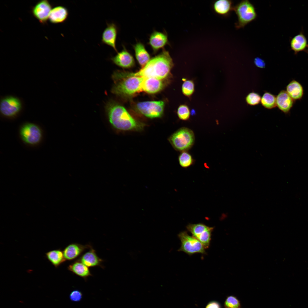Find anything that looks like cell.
Returning <instances> with one entry per match:
<instances>
[{"label":"cell","instance_id":"ac0fdd59","mask_svg":"<svg viewBox=\"0 0 308 308\" xmlns=\"http://www.w3.org/2000/svg\"><path fill=\"white\" fill-rule=\"evenodd\" d=\"M164 84L161 80L152 77L144 78L142 84V90L150 94L157 93L163 88Z\"/></svg>","mask_w":308,"mask_h":308},{"label":"cell","instance_id":"4316f807","mask_svg":"<svg viewBox=\"0 0 308 308\" xmlns=\"http://www.w3.org/2000/svg\"><path fill=\"white\" fill-rule=\"evenodd\" d=\"M179 161L181 166L187 168L191 165L193 163L191 155L187 151L182 152L179 157Z\"/></svg>","mask_w":308,"mask_h":308},{"label":"cell","instance_id":"d4e9b609","mask_svg":"<svg viewBox=\"0 0 308 308\" xmlns=\"http://www.w3.org/2000/svg\"><path fill=\"white\" fill-rule=\"evenodd\" d=\"M46 256L48 260L56 268L58 267L66 260L63 251L59 249L47 252L46 253Z\"/></svg>","mask_w":308,"mask_h":308},{"label":"cell","instance_id":"1f68e13d","mask_svg":"<svg viewBox=\"0 0 308 308\" xmlns=\"http://www.w3.org/2000/svg\"><path fill=\"white\" fill-rule=\"evenodd\" d=\"M82 293L78 290H73L71 292L69 296L70 300L74 302L80 301L82 299Z\"/></svg>","mask_w":308,"mask_h":308},{"label":"cell","instance_id":"7402d4cb","mask_svg":"<svg viewBox=\"0 0 308 308\" xmlns=\"http://www.w3.org/2000/svg\"><path fill=\"white\" fill-rule=\"evenodd\" d=\"M68 269L85 281H86L88 277L92 275L88 267L77 259L68 266Z\"/></svg>","mask_w":308,"mask_h":308},{"label":"cell","instance_id":"e575fe53","mask_svg":"<svg viewBox=\"0 0 308 308\" xmlns=\"http://www.w3.org/2000/svg\"><path fill=\"white\" fill-rule=\"evenodd\" d=\"M306 51H307V53L308 54V46L307 48V49L306 50Z\"/></svg>","mask_w":308,"mask_h":308},{"label":"cell","instance_id":"3957f363","mask_svg":"<svg viewBox=\"0 0 308 308\" xmlns=\"http://www.w3.org/2000/svg\"><path fill=\"white\" fill-rule=\"evenodd\" d=\"M113 76L114 80L116 81L112 90L114 94L120 96H130L142 90L144 78L129 76L121 72L115 73Z\"/></svg>","mask_w":308,"mask_h":308},{"label":"cell","instance_id":"d6986e66","mask_svg":"<svg viewBox=\"0 0 308 308\" xmlns=\"http://www.w3.org/2000/svg\"><path fill=\"white\" fill-rule=\"evenodd\" d=\"M68 12L67 9L62 6L54 7L49 15L50 22L53 24H58L64 22L67 18Z\"/></svg>","mask_w":308,"mask_h":308},{"label":"cell","instance_id":"8992f818","mask_svg":"<svg viewBox=\"0 0 308 308\" xmlns=\"http://www.w3.org/2000/svg\"><path fill=\"white\" fill-rule=\"evenodd\" d=\"M181 245L178 251H182L189 255L196 253L206 254L205 248L197 239L189 235L186 231H182L178 235Z\"/></svg>","mask_w":308,"mask_h":308},{"label":"cell","instance_id":"4dcf8cb0","mask_svg":"<svg viewBox=\"0 0 308 308\" xmlns=\"http://www.w3.org/2000/svg\"><path fill=\"white\" fill-rule=\"evenodd\" d=\"M225 304L227 308H239L240 306L239 301L232 296H229L227 298Z\"/></svg>","mask_w":308,"mask_h":308},{"label":"cell","instance_id":"f1b7e54d","mask_svg":"<svg viewBox=\"0 0 308 308\" xmlns=\"http://www.w3.org/2000/svg\"><path fill=\"white\" fill-rule=\"evenodd\" d=\"M177 114L179 118L183 120H188L190 117V113L189 109L185 105H180L177 110Z\"/></svg>","mask_w":308,"mask_h":308},{"label":"cell","instance_id":"6da1fadb","mask_svg":"<svg viewBox=\"0 0 308 308\" xmlns=\"http://www.w3.org/2000/svg\"><path fill=\"white\" fill-rule=\"evenodd\" d=\"M173 59L169 52L165 49L159 54L151 59L139 71L134 73H126L129 76L144 78L152 77L163 79L169 75L173 66Z\"/></svg>","mask_w":308,"mask_h":308},{"label":"cell","instance_id":"f546056e","mask_svg":"<svg viewBox=\"0 0 308 308\" xmlns=\"http://www.w3.org/2000/svg\"><path fill=\"white\" fill-rule=\"evenodd\" d=\"M261 98L260 96L258 94L252 92L247 95L245 99L248 104L250 106H255L260 103Z\"/></svg>","mask_w":308,"mask_h":308},{"label":"cell","instance_id":"5bb4252c","mask_svg":"<svg viewBox=\"0 0 308 308\" xmlns=\"http://www.w3.org/2000/svg\"><path fill=\"white\" fill-rule=\"evenodd\" d=\"M148 44L152 49L153 52L156 53L159 49L169 44L167 34L164 32L155 31L150 36Z\"/></svg>","mask_w":308,"mask_h":308},{"label":"cell","instance_id":"83f0119b","mask_svg":"<svg viewBox=\"0 0 308 308\" xmlns=\"http://www.w3.org/2000/svg\"><path fill=\"white\" fill-rule=\"evenodd\" d=\"M194 84L192 80H186L183 83L182 90L183 94L187 97H190L194 91Z\"/></svg>","mask_w":308,"mask_h":308},{"label":"cell","instance_id":"ba28073f","mask_svg":"<svg viewBox=\"0 0 308 308\" xmlns=\"http://www.w3.org/2000/svg\"><path fill=\"white\" fill-rule=\"evenodd\" d=\"M165 106L162 101H148L138 102L137 110L145 116L150 118H157L162 115Z\"/></svg>","mask_w":308,"mask_h":308},{"label":"cell","instance_id":"ffe728a7","mask_svg":"<svg viewBox=\"0 0 308 308\" xmlns=\"http://www.w3.org/2000/svg\"><path fill=\"white\" fill-rule=\"evenodd\" d=\"M285 91L295 101L300 100L304 94L303 88L301 84L295 80H291L286 87Z\"/></svg>","mask_w":308,"mask_h":308},{"label":"cell","instance_id":"cb8c5ba5","mask_svg":"<svg viewBox=\"0 0 308 308\" xmlns=\"http://www.w3.org/2000/svg\"><path fill=\"white\" fill-rule=\"evenodd\" d=\"M232 5V2L231 1L219 0L214 3L213 8L216 14L222 16H226L233 10V7Z\"/></svg>","mask_w":308,"mask_h":308},{"label":"cell","instance_id":"277c9868","mask_svg":"<svg viewBox=\"0 0 308 308\" xmlns=\"http://www.w3.org/2000/svg\"><path fill=\"white\" fill-rule=\"evenodd\" d=\"M169 141L176 150L187 151L193 146L195 137L193 131L185 127L180 128L173 133L169 138Z\"/></svg>","mask_w":308,"mask_h":308},{"label":"cell","instance_id":"30bf717a","mask_svg":"<svg viewBox=\"0 0 308 308\" xmlns=\"http://www.w3.org/2000/svg\"><path fill=\"white\" fill-rule=\"evenodd\" d=\"M21 108L20 100L13 96L5 97L2 99L0 102L1 112L7 117H12L16 116L20 112Z\"/></svg>","mask_w":308,"mask_h":308},{"label":"cell","instance_id":"44dd1931","mask_svg":"<svg viewBox=\"0 0 308 308\" xmlns=\"http://www.w3.org/2000/svg\"><path fill=\"white\" fill-rule=\"evenodd\" d=\"M308 46L306 37L302 32L294 36L290 41V46L295 54L306 50Z\"/></svg>","mask_w":308,"mask_h":308},{"label":"cell","instance_id":"52a82bcc","mask_svg":"<svg viewBox=\"0 0 308 308\" xmlns=\"http://www.w3.org/2000/svg\"><path fill=\"white\" fill-rule=\"evenodd\" d=\"M186 228L187 230L192 234V236L202 243L205 249L209 248L213 227L199 223L189 224L187 226Z\"/></svg>","mask_w":308,"mask_h":308},{"label":"cell","instance_id":"9a60e30c","mask_svg":"<svg viewBox=\"0 0 308 308\" xmlns=\"http://www.w3.org/2000/svg\"><path fill=\"white\" fill-rule=\"evenodd\" d=\"M111 60L117 66L125 68H131L135 63L133 57L125 47L115 56L112 57Z\"/></svg>","mask_w":308,"mask_h":308},{"label":"cell","instance_id":"4fadbf2b","mask_svg":"<svg viewBox=\"0 0 308 308\" xmlns=\"http://www.w3.org/2000/svg\"><path fill=\"white\" fill-rule=\"evenodd\" d=\"M107 26L104 30L102 35V42L112 48L116 52V42L117 33V28L114 23H107Z\"/></svg>","mask_w":308,"mask_h":308},{"label":"cell","instance_id":"9c48e42d","mask_svg":"<svg viewBox=\"0 0 308 308\" xmlns=\"http://www.w3.org/2000/svg\"><path fill=\"white\" fill-rule=\"evenodd\" d=\"M20 133L23 141L30 145L37 144L40 142L42 138L40 128L32 123H27L22 126L20 129Z\"/></svg>","mask_w":308,"mask_h":308},{"label":"cell","instance_id":"484cf974","mask_svg":"<svg viewBox=\"0 0 308 308\" xmlns=\"http://www.w3.org/2000/svg\"><path fill=\"white\" fill-rule=\"evenodd\" d=\"M261 103L262 106L268 109H271L276 106V97L268 92H266L261 98Z\"/></svg>","mask_w":308,"mask_h":308},{"label":"cell","instance_id":"603a6c76","mask_svg":"<svg viewBox=\"0 0 308 308\" xmlns=\"http://www.w3.org/2000/svg\"><path fill=\"white\" fill-rule=\"evenodd\" d=\"M135 57L142 68L150 60V55L144 45L140 42L133 46Z\"/></svg>","mask_w":308,"mask_h":308},{"label":"cell","instance_id":"8fae6325","mask_svg":"<svg viewBox=\"0 0 308 308\" xmlns=\"http://www.w3.org/2000/svg\"><path fill=\"white\" fill-rule=\"evenodd\" d=\"M52 7L51 5L48 1H40L33 7L32 13L41 23L45 24L49 19Z\"/></svg>","mask_w":308,"mask_h":308},{"label":"cell","instance_id":"d6a6232c","mask_svg":"<svg viewBox=\"0 0 308 308\" xmlns=\"http://www.w3.org/2000/svg\"><path fill=\"white\" fill-rule=\"evenodd\" d=\"M254 63L257 67L260 68H264L265 67L266 64L264 61L262 59L257 57L254 60Z\"/></svg>","mask_w":308,"mask_h":308},{"label":"cell","instance_id":"2e32d148","mask_svg":"<svg viewBox=\"0 0 308 308\" xmlns=\"http://www.w3.org/2000/svg\"><path fill=\"white\" fill-rule=\"evenodd\" d=\"M294 102L285 90L281 91L276 97V106L285 114L289 113L294 105Z\"/></svg>","mask_w":308,"mask_h":308},{"label":"cell","instance_id":"e0dca14e","mask_svg":"<svg viewBox=\"0 0 308 308\" xmlns=\"http://www.w3.org/2000/svg\"><path fill=\"white\" fill-rule=\"evenodd\" d=\"M77 260L88 268L97 266L102 268L104 267L102 264L103 260L98 256L96 251L92 247L89 251L83 254Z\"/></svg>","mask_w":308,"mask_h":308},{"label":"cell","instance_id":"7c38bea8","mask_svg":"<svg viewBox=\"0 0 308 308\" xmlns=\"http://www.w3.org/2000/svg\"><path fill=\"white\" fill-rule=\"evenodd\" d=\"M92 246L90 244L83 245L76 243L68 245L63 251L66 260L71 261L76 259L82 254L86 249H90Z\"/></svg>","mask_w":308,"mask_h":308},{"label":"cell","instance_id":"7a4b0ae2","mask_svg":"<svg viewBox=\"0 0 308 308\" xmlns=\"http://www.w3.org/2000/svg\"><path fill=\"white\" fill-rule=\"evenodd\" d=\"M106 110L110 123L115 128L123 131H140L143 124L134 118L123 106L110 102Z\"/></svg>","mask_w":308,"mask_h":308},{"label":"cell","instance_id":"836d02e7","mask_svg":"<svg viewBox=\"0 0 308 308\" xmlns=\"http://www.w3.org/2000/svg\"><path fill=\"white\" fill-rule=\"evenodd\" d=\"M206 308H220L219 304L216 302H212L209 303Z\"/></svg>","mask_w":308,"mask_h":308},{"label":"cell","instance_id":"5b68a950","mask_svg":"<svg viewBox=\"0 0 308 308\" xmlns=\"http://www.w3.org/2000/svg\"><path fill=\"white\" fill-rule=\"evenodd\" d=\"M238 18L235 27L237 29L244 27L255 20L257 14L254 5L249 1L243 0L233 7Z\"/></svg>","mask_w":308,"mask_h":308}]
</instances>
